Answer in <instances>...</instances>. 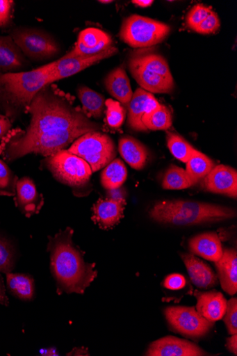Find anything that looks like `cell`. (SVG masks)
<instances>
[{"label":"cell","mask_w":237,"mask_h":356,"mask_svg":"<svg viewBox=\"0 0 237 356\" xmlns=\"http://www.w3.org/2000/svg\"><path fill=\"white\" fill-rule=\"evenodd\" d=\"M27 111L31 118L26 131L10 136L1 147L3 156L9 161L31 153L53 156L101 127L46 87L35 95Z\"/></svg>","instance_id":"6da1fadb"},{"label":"cell","mask_w":237,"mask_h":356,"mask_svg":"<svg viewBox=\"0 0 237 356\" xmlns=\"http://www.w3.org/2000/svg\"><path fill=\"white\" fill-rule=\"evenodd\" d=\"M73 236L74 230L67 228L49 237L50 269L58 295H83L97 277L95 264L85 261L83 252L73 242Z\"/></svg>","instance_id":"7a4b0ae2"},{"label":"cell","mask_w":237,"mask_h":356,"mask_svg":"<svg viewBox=\"0 0 237 356\" xmlns=\"http://www.w3.org/2000/svg\"><path fill=\"white\" fill-rule=\"evenodd\" d=\"M55 61L26 72L0 73V102L12 115L27 111L35 95L51 84Z\"/></svg>","instance_id":"3957f363"},{"label":"cell","mask_w":237,"mask_h":356,"mask_svg":"<svg viewBox=\"0 0 237 356\" xmlns=\"http://www.w3.org/2000/svg\"><path fill=\"white\" fill-rule=\"evenodd\" d=\"M150 217L159 222L193 225L236 217V211L222 206L193 201H163L154 204Z\"/></svg>","instance_id":"277c9868"},{"label":"cell","mask_w":237,"mask_h":356,"mask_svg":"<svg viewBox=\"0 0 237 356\" xmlns=\"http://www.w3.org/2000/svg\"><path fill=\"white\" fill-rule=\"evenodd\" d=\"M171 27L161 22L133 15L121 26L120 39L132 48H147L161 43L168 36Z\"/></svg>","instance_id":"5b68a950"},{"label":"cell","mask_w":237,"mask_h":356,"mask_svg":"<svg viewBox=\"0 0 237 356\" xmlns=\"http://www.w3.org/2000/svg\"><path fill=\"white\" fill-rule=\"evenodd\" d=\"M44 166L56 180L75 191L85 187L92 174L84 159L65 149L48 156Z\"/></svg>","instance_id":"8992f818"},{"label":"cell","mask_w":237,"mask_h":356,"mask_svg":"<svg viewBox=\"0 0 237 356\" xmlns=\"http://www.w3.org/2000/svg\"><path fill=\"white\" fill-rule=\"evenodd\" d=\"M67 151L84 159L92 172L106 168L117 156L116 146L111 138L97 131L82 136Z\"/></svg>","instance_id":"52a82bcc"},{"label":"cell","mask_w":237,"mask_h":356,"mask_svg":"<svg viewBox=\"0 0 237 356\" xmlns=\"http://www.w3.org/2000/svg\"><path fill=\"white\" fill-rule=\"evenodd\" d=\"M165 315L173 330L190 339L206 336L214 326V322L203 317L194 307H169Z\"/></svg>","instance_id":"ba28073f"},{"label":"cell","mask_w":237,"mask_h":356,"mask_svg":"<svg viewBox=\"0 0 237 356\" xmlns=\"http://www.w3.org/2000/svg\"><path fill=\"white\" fill-rule=\"evenodd\" d=\"M11 38L24 55L31 59L49 58L59 51V47L53 38L39 30L17 29Z\"/></svg>","instance_id":"9c48e42d"},{"label":"cell","mask_w":237,"mask_h":356,"mask_svg":"<svg viewBox=\"0 0 237 356\" xmlns=\"http://www.w3.org/2000/svg\"><path fill=\"white\" fill-rule=\"evenodd\" d=\"M117 53L118 49L115 47H111L106 51L95 55L82 56L69 58L62 57L59 60H55V67L50 83L72 76L92 66L95 63L110 58Z\"/></svg>","instance_id":"30bf717a"},{"label":"cell","mask_w":237,"mask_h":356,"mask_svg":"<svg viewBox=\"0 0 237 356\" xmlns=\"http://www.w3.org/2000/svg\"><path fill=\"white\" fill-rule=\"evenodd\" d=\"M112 44V38L107 32L97 28H87L79 34L74 48L63 58L95 55L111 48Z\"/></svg>","instance_id":"8fae6325"},{"label":"cell","mask_w":237,"mask_h":356,"mask_svg":"<svg viewBox=\"0 0 237 356\" xmlns=\"http://www.w3.org/2000/svg\"><path fill=\"white\" fill-rule=\"evenodd\" d=\"M148 356L210 355L196 344L174 337H165L153 342L146 353Z\"/></svg>","instance_id":"7c38bea8"},{"label":"cell","mask_w":237,"mask_h":356,"mask_svg":"<svg viewBox=\"0 0 237 356\" xmlns=\"http://www.w3.org/2000/svg\"><path fill=\"white\" fill-rule=\"evenodd\" d=\"M202 184L210 192L224 194L234 199L237 197V172L229 166H215L203 179Z\"/></svg>","instance_id":"4fadbf2b"},{"label":"cell","mask_w":237,"mask_h":356,"mask_svg":"<svg viewBox=\"0 0 237 356\" xmlns=\"http://www.w3.org/2000/svg\"><path fill=\"white\" fill-rule=\"evenodd\" d=\"M15 197L16 207L28 218L39 213L44 203L42 194L28 177L18 180Z\"/></svg>","instance_id":"5bb4252c"},{"label":"cell","mask_w":237,"mask_h":356,"mask_svg":"<svg viewBox=\"0 0 237 356\" xmlns=\"http://www.w3.org/2000/svg\"><path fill=\"white\" fill-rule=\"evenodd\" d=\"M126 202L99 199L92 207V220L101 229L108 230L120 222L124 217Z\"/></svg>","instance_id":"9a60e30c"},{"label":"cell","mask_w":237,"mask_h":356,"mask_svg":"<svg viewBox=\"0 0 237 356\" xmlns=\"http://www.w3.org/2000/svg\"><path fill=\"white\" fill-rule=\"evenodd\" d=\"M128 66L133 78L136 80L141 88L149 92L171 93L175 88L174 81L167 80L149 72L130 60Z\"/></svg>","instance_id":"2e32d148"},{"label":"cell","mask_w":237,"mask_h":356,"mask_svg":"<svg viewBox=\"0 0 237 356\" xmlns=\"http://www.w3.org/2000/svg\"><path fill=\"white\" fill-rule=\"evenodd\" d=\"M215 266L218 277L224 292L229 296H234L237 292V253L236 249H224L221 258L215 263Z\"/></svg>","instance_id":"e0dca14e"},{"label":"cell","mask_w":237,"mask_h":356,"mask_svg":"<svg viewBox=\"0 0 237 356\" xmlns=\"http://www.w3.org/2000/svg\"><path fill=\"white\" fill-rule=\"evenodd\" d=\"M194 296L197 299L196 309L203 317L213 322L223 318L227 301L221 293L215 290L207 293L195 291Z\"/></svg>","instance_id":"ac0fdd59"},{"label":"cell","mask_w":237,"mask_h":356,"mask_svg":"<svg viewBox=\"0 0 237 356\" xmlns=\"http://www.w3.org/2000/svg\"><path fill=\"white\" fill-rule=\"evenodd\" d=\"M181 258L193 283L201 289H210L218 284V277L211 268L193 254H182Z\"/></svg>","instance_id":"d6986e66"},{"label":"cell","mask_w":237,"mask_h":356,"mask_svg":"<svg viewBox=\"0 0 237 356\" xmlns=\"http://www.w3.org/2000/svg\"><path fill=\"white\" fill-rule=\"evenodd\" d=\"M189 249L195 255L212 262H218L223 253V248L218 236L215 233H205L192 238Z\"/></svg>","instance_id":"ffe728a7"},{"label":"cell","mask_w":237,"mask_h":356,"mask_svg":"<svg viewBox=\"0 0 237 356\" xmlns=\"http://www.w3.org/2000/svg\"><path fill=\"white\" fill-rule=\"evenodd\" d=\"M25 64L24 56L12 38L0 36V73H13Z\"/></svg>","instance_id":"44dd1931"},{"label":"cell","mask_w":237,"mask_h":356,"mask_svg":"<svg viewBox=\"0 0 237 356\" xmlns=\"http://www.w3.org/2000/svg\"><path fill=\"white\" fill-rule=\"evenodd\" d=\"M119 151L133 169L141 170L146 166L149 151L139 140L129 136L122 137L119 141Z\"/></svg>","instance_id":"7402d4cb"},{"label":"cell","mask_w":237,"mask_h":356,"mask_svg":"<svg viewBox=\"0 0 237 356\" xmlns=\"http://www.w3.org/2000/svg\"><path fill=\"white\" fill-rule=\"evenodd\" d=\"M107 90L124 106H129L133 92L129 79L124 69L117 67L112 71L105 80Z\"/></svg>","instance_id":"603a6c76"},{"label":"cell","mask_w":237,"mask_h":356,"mask_svg":"<svg viewBox=\"0 0 237 356\" xmlns=\"http://www.w3.org/2000/svg\"><path fill=\"white\" fill-rule=\"evenodd\" d=\"M129 60L137 63L145 70L158 74L167 80L174 81L167 60L162 56L150 52L137 51L133 52Z\"/></svg>","instance_id":"cb8c5ba5"},{"label":"cell","mask_w":237,"mask_h":356,"mask_svg":"<svg viewBox=\"0 0 237 356\" xmlns=\"http://www.w3.org/2000/svg\"><path fill=\"white\" fill-rule=\"evenodd\" d=\"M149 93L141 88L133 93L131 100L128 106V124L134 131H148L142 122V118L147 113V101Z\"/></svg>","instance_id":"d4e9b609"},{"label":"cell","mask_w":237,"mask_h":356,"mask_svg":"<svg viewBox=\"0 0 237 356\" xmlns=\"http://www.w3.org/2000/svg\"><path fill=\"white\" fill-rule=\"evenodd\" d=\"M7 284L10 292L16 298L31 301L35 293V280L28 275L7 273Z\"/></svg>","instance_id":"484cf974"},{"label":"cell","mask_w":237,"mask_h":356,"mask_svg":"<svg viewBox=\"0 0 237 356\" xmlns=\"http://www.w3.org/2000/svg\"><path fill=\"white\" fill-rule=\"evenodd\" d=\"M78 95L82 103L83 111L88 117L99 119L103 116L106 102L104 95L86 86L79 88Z\"/></svg>","instance_id":"4316f807"},{"label":"cell","mask_w":237,"mask_h":356,"mask_svg":"<svg viewBox=\"0 0 237 356\" xmlns=\"http://www.w3.org/2000/svg\"><path fill=\"white\" fill-rule=\"evenodd\" d=\"M186 163V171L196 183L204 179L215 167L212 159L196 149H194Z\"/></svg>","instance_id":"83f0119b"},{"label":"cell","mask_w":237,"mask_h":356,"mask_svg":"<svg viewBox=\"0 0 237 356\" xmlns=\"http://www.w3.org/2000/svg\"><path fill=\"white\" fill-rule=\"evenodd\" d=\"M127 177V170L122 160L115 159L101 175V184L107 190L122 186Z\"/></svg>","instance_id":"f1b7e54d"},{"label":"cell","mask_w":237,"mask_h":356,"mask_svg":"<svg viewBox=\"0 0 237 356\" xmlns=\"http://www.w3.org/2000/svg\"><path fill=\"white\" fill-rule=\"evenodd\" d=\"M196 184L185 170L176 165H172L165 174L162 187L166 190H183Z\"/></svg>","instance_id":"f546056e"},{"label":"cell","mask_w":237,"mask_h":356,"mask_svg":"<svg viewBox=\"0 0 237 356\" xmlns=\"http://www.w3.org/2000/svg\"><path fill=\"white\" fill-rule=\"evenodd\" d=\"M142 122L151 131H166L172 126V114L166 106L161 105L156 111L145 114Z\"/></svg>","instance_id":"4dcf8cb0"},{"label":"cell","mask_w":237,"mask_h":356,"mask_svg":"<svg viewBox=\"0 0 237 356\" xmlns=\"http://www.w3.org/2000/svg\"><path fill=\"white\" fill-rule=\"evenodd\" d=\"M166 141L172 154L186 163L195 149L184 138L172 132L167 133Z\"/></svg>","instance_id":"1f68e13d"},{"label":"cell","mask_w":237,"mask_h":356,"mask_svg":"<svg viewBox=\"0 0 237 356\" xmlns=\"http://www.w3.org/2000/svg\"><path fill=\"white\" fill-rule=\"evenodd\" d=\"M18 177L6 163L0 159V197H14Z\"/></svg>","instance_id":"d6a6232c"},{"label":"cell","mask_w":237,"mask_h":356,"mask_svg":"<svg viewBox=\"0 0 237 356\" xmlns=\"http://www.w3.org/2000/svg\"><path fill=\"white\" fill-rule=\"evenodd\" d=\"M15 253L11 244L0 236V273H12L15 267Z\"/></svg>","instance_id":"836d02e7"},{"label":"cell","mask_w":237,"mask_h":356,"mask_svg":"<svg viewBox=\"0 0 237 356\" xmlns=\"http://www.w3.org/2000/svg\"><path fill=\"white\" fill-rule=\"evenodd\" d=\"M107 107L106 119L108 125L112 128H119L124 121L126 111L117 102L108 99L106 102Z\"/></svg>","instance_id":"e575fe53"},{"label":"cell","mask_w":237,"mask_h":356,"mask_svg":"<svg viewBox=\"0 0 237 356\" xmlns=\"http://www.w3.org/2000/svg\"><path fill=\"white\" fill-rule=\"evenodd\" d=\"M212 12L211 9L204 5L195 6L187 15L186 24L188 26L194 31Z\"/></svg>","instance_id":"d590c367"},{"label":"cell","mask_w":237,"mask_h":356,"mask_svg":"<svg viewBox=\"0 0 237 356\" xmlns=\"http://www.w3.org/2000/svg\"><path fill=\"white\" fill-rule=\"evenodd\" d=\"M229 334H237V299L231 298L227 303V309L223 316Z\"/></svg>","instance_id":"8d00e7d4"},{"label":"cell","mask_w":237,"mask_h":356,"mask_svg":"<svg viewBox=\"0 0 237 356\" xmlns=\"http://www.w3.org/2000/svg\"><path fill=\"white\" fill-rule=\"evenodd\" d=\"M220 27V18L215 13L212 12L194 31L201 35H211L215 33Z\"/></svg>","instance_id":"74e56055"},{"label":"cell","mask_w":237,"mask_h":356,"mask_svg":"<svg viewBox=\"0 0 237 356\" xmlns=\"http://www.w3.org/2000/svg\"><path fill=\"white\" fill-rule=\"evenodd\" d=\"M13 1L0 0V26H5L9 23L13 10Z\"/></svg>","instance_id":"f35d334b"},{"label":"cell","mask_w":237,"mask_h":356,"mask_svg":"<svg viewBox=\"0 0 237 356\" xmlns=\"http://www.w3.org/2000/svg\"><path fill=\"white\" fill-rule=\"evenodd\" d=\"M186 284V278L179 274H173L167 276L164 282L165 288L171 290H179Z\"/></svg>","instance_id":"ab89813d"},{"label":"cell","mask_w":237,"mask_h":356,"mask_svg":"<svg viewBox=\"0 0 237 356\" xmlns=\"http://www.w3.org/2000/svg\"><path fill=\"white\" fill-rule=\"evenodd\" d=\"M126 193L125 189L121 186L117 188L108 190L107 197L109 200L116 202H126Z\"/></svg>","instance_id":"60d3db41"},{"label":"cell","mask_w":237,"mask_h":356,"mask_svg":"<svg viewBox=\"0 0 237 356\" xmlns=\"http://www.w3.org/2000/svg\"><path fill=\"white\" fill-rule=\"evenodd\" d=\"M12 127V123L6 115H0V140L4 138Z\"/></svg>","instance_id":"b9f144b4"},{"label":"cell","mask_w":237,"mask_h":356,"mask_svg":"<svg viewBox=\"0 0 237 356\" xmlns=\"http://www.w3.org/2000/svg\"><path fill=\"white\" fill-rule=\"evenodd\" d=\"M0 304L5 306L9 305V300L6 295L5 284L1 275H0Z\"/></svg>","instance_id":"7bdbcfd3"},{"label":"cell","mask_w":237,"mask_h":356,"mask_svg":"<svg viewBox=\"0 0 237 356\" xmlns=\"http://www.w3.org/2000/svg\"><path fill=\"white\" fill-rule=\"evenodd\" d=\"M226 347L229 352L235 355H237V334L231 335V337L227 339Z\"/></svg>","instance_id":"ee69618b"},{"label":"cell","mask_w":237,"mask_h":356,"mask_svg":"<svg viewBox=\"0 0 237 356\" xmlns=\"http://www.w3.org/2000/svg\"><path fill=\"white\" fill-rule=\"evenodd\" d=\"M131 3L140 8H146L150 7L154 1L152 0H133Z\"/></svg>","instance_id":"f6af8a7d"},{"label":"cell","mask_w":237,"mask_h":356,"mask_svg":"<svg viewBox=\"0 0 237 356\" xmlns=\"http://www.w3.org/2000/svg\"><path fill=\"white\" fill-rule=\"evenodd\" d=\"M44 355H58V352L55 348H49L45 350Z\"/></svg>","instance_id":"bcb514c9"},{"label":"cell","mask_w":237,"mask_h":356,"mask_svg":"<svg viewBox=\"0 0 237 356\" xmlns=\"http://www.w3.org/2000/svg\"><path fill=\"white\" fill-rule=\"evenodd\" d=\"M99 3H106V4H108V3H113V1H99Z\"/></svg>","instance_id":"7dc6e473"}]
</instances>
